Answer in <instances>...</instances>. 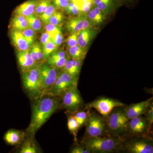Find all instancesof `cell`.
Segmentation results:
<instances>
[{
	"instance_id": "4316f807",
	"label": "cell",
	"mask_w": 153,
	"mask_h": 153,
	"mask_svg": "<svg viewBox=\"0 0 153 153\" xmlns=\"http://www.w3.org/2000/svg\"><path fill=\"white\" fill-rule=\"evenodd\" d=\"M89 113V110L86 111L78 110L70 114H72L75 119L80 128L86 124Z\"/></svg>"
},
{
	"instance_id": "e575fe53",
	"label": "cell",
	"mask_w": 153,
	"mask_h": 153,
	"mask_svg": "<svg viewBox=\"0 0 153 153\" xmlns=\"http://www.w3.org/2000/svg\"><path fill=\"white\" fill-rule=\"evenodd\" d=\"M65 12L67 15H69L70 16H76L81 15L79 9L72 1H70L69 3Z\"/></svg>"
},
{
	"instance_id": "3957f363",
	"label": "cell",
	"mask_w": 153,
	"mask_h": 153,
	"mask_svg": "<svg viewBox=\"0 0 153 153\" xmlns=\"http://www.w3.org/2000/svg\"><path fill=\"white\" fill-rule=\"evenodd\" d=\"M124 141L108 136L83 139L82 144L91 153H107L122 150Z\"/></svg>"
},
{
	"instance_id": "30bf717a",
	"label": "cell",
	"mask_w": 153,
	"mask_h": 153,
	"mask_svg": "<svg viewBox=\"0 0 153 153\" xmlns=\"http://www.w3.org/2000/svg\"><path fill=\"white\" fill-rule=\"evenodd\" d=\"M125 105L123 103L116 100L101 97L88 103L85 105V109L94 108L102 116L105 118L115 108Z\"/></svg>"
},
{
	"instance_id": "7a4b0ae2",
	"label": "cell",
	"mask_w": 153,
	"mask_h": 153,
	"mask_svg": "<svg viewBox=\"0 0 153 153\" xmlns=\"http://www.w3.org/2000/svg\"><path fill=\"white\" fill-rule=\"evenodd\" d=\"M107 136L117 138L124 141L129 137V120L123 106L115 108L105 118Z\"/></svg>"
},
{
	"instance_id": "7bdbcfd3",
	"label": "cell",
	"mask_w": 153,
	"mask_h": 153,
	"mask_svg": "<svg viewBox=\"0 0 153 153\" xmlns=\"http://www.w3.org/2000/svg\"><path fill=\"white\" fill-rule=\"evenodd\" d=\"M50 41V35L47 31H44L42 32V34L40 38L41 44L42 46H44Z\"/></svg>"
},
{
	"instance_id": "9c48e42d",
	"label": "cell",
	"mask_w": 153,
	"mask_h": 153,
	"mask_svg": "<svg viewBox=\"0 0 153 153\" xmlns=\"http://www.w3.org/2000/svg\"><path fill=\"white\" fill-rule=\"evenodd\" d=\"M38 68L43 97L47 95L52 89L60 70L49 66L45 62L39 64Z\"/></svg>"
},
{
	"instance_id": "8d00e7d4",
	"label": "cell",
	"mask_w": 153,
	"mask_h": 153,
	"mask_svg": "<svg viewBox=\"0 0 153 153\" xmlns=\"http://www.w3.org/2000/svg\"><path fill=\"white\" fill-rule=\"evenodd\" d=\"M63 40H64V37L62 32H58V33L50 35V40L53 41L57 47H59L62 44Z\"/></svg>"
},
{
	"instance_id": "2e32d148",
	"label": "cell",
	"mask_w": 153,
	"mask_h": 153,
	"mask_svg": "<svg viewBox=\"0 0 153 153\" xmlns=\"http://www.w3.org/2000/svg\"><path fill=\"white\" fill-rule=\"evenodd\" d=\"M10 36L12 43L16 48L17 51H25L30 49L31 47V46L20 31L11 30Z\"/></svg>"
},
{
	"instance_id": "6da1fadb",
	"label": "cell",
	"mask_w": 153,
	"mask_h": 153,
	"mask_svg": "<svg viewBox=\"0 0 153 153\" xmlns=\"http://www.w3.org/2000/svg\"><path fill=\"white\" fill-rule=\"evenodd\" d=\"M34 100L32 105L31 121L25 132L27 138L32 139L34 138L38 130L59 108L61 98L45 95Z\"/></svg>"
},
{
	"instance_id": "1f68e13d",
	"label": "cell",
	"mask_w": 153,
	"mask_h": 153,
	"mask_svg": "<svg viewBox=\"0 0 153 153\" xmlns=\"http://www.w3.org/2000/svg\"><path fill=\"white\" fill-rule=\"evenodd\" d=\"M64 19L65 17L62 11L56 10L49 18L48 23L60 27L63 25Z\"/></svg>"
},
{
	"instance_id": "d4e9b609",
	"label": "cell",
	"mask_w": 153,
	"mask_h": 153,
	"mask_svg": "<svg viewBox=\"0 0 153 153\" xmlns=\"http://www.w3.org/2000/svg\"><path fill=\"white\" fill-rule=\"evenodd\" d=\"M26 18L27 21L29 28L34 30L36 33H39L42 31L43 28L42 22L35 14Z\"/></svg>"
},
{
	"instance_id": "ba28073f",
	"label": "cell",
	"mask_w": 153,
	"mask_h": 153,
	"mask_svg": "<svg viewBox=\"0 0 153 153\" xmlns=\"http://www.w3.org/2000/svg\"><path fill=\"white\" fill-rule=\"evenodd\" d=\"M78 80V79L67 72L60 70L55 84L47 95L61 98L64 93L70 88L77 86Z\"/></svg>"
},
{
	"instance_id": "b9f144b4",
	"label": "cell",
	"mask_w": 153,
	"mask_h": 153,
	"mask_svg": "<svg viewBox=\"0 0 153 153\" xmlns=\"http://www.w3.org/2000/svg\"><path fill=\"white\" fill-rule=\"evenodd\" d=\"M70 153H91V151L83 145L77 146L72 148Z\"/></svg>"
},
{
	"instance_id": "8992f818",
	"label": "cell",
	"mask_w": 153,
	"mask_h": 153,
	"mask_svg": "<svg viewBox=\"0 0 153 153\" xmlns=\"http://www.w3.org/2000/svg\"><path fill=\"white\" fill-rule=\"evenodd\" d=\"M83 139L92 137L107 136L105 118L96 113H89Z\"/></svg>"
},
{
	"instance_id": "d6986e66",
	"label": "cell",
	"mask_w": 153,
	"mask_h": 153,
	"mask_svg": "<svg viewBox=\"0 0 153 153\" xmlns=\"http://www.w3.org/2000/svg\"><path fill=\"white\" fill-rule=\"evenodd\" d=\"M96 34L95 30L91 27H89L82 30L79 33L77 39V43L79 47L86 49L91 41Z\"/></svg>"
},
{
	"instance_id": "52a82bcc",
	"label": "cell",
	"mask_w": 153,
	"mask_h": 153,
	"mask_svg": "<svg viewBox=\"0 0 153 153\" xmlns=\"http://www.w3.org/2000/svg\"><path fill=\"white\" fill-rule=\"evenodd\" d=\"M83 105L84 102L77 86L70 88L61 97L60 107L66 110L68 114L80 110Z\"/></svg>"
},
{
	"instance_id": "ee69618b",
	"label": "cell",
	"mask_w": 153,
	"mask_h": 153,
	"mask_svg": "<svg viewBox=\"0 0 153 153\" xmlns=\"http://www.w3.org/2000/svg\"><path fill=\"white\" fill-rule=\"evenodd\" d=\"M29 53H30L31 58H32L34 62H36L38 65L41 64L39 62V60H38V55H37V52H36V49L33 44L29 49Z\"/></svg>"
},
{
	"instance_id": "f35d334b",
	"label": "cell",
	"mask_w": 153,
	"mask_h": 153,
	"mask_svg": "<svg viewBox=\"0 0 153 153\" xmlns=\"http://www.w3.org/2000/svg\"><path fill=\"white\" fill-rule=\"evenodd\" d=\"M44 30L49 33L50 35L58 33V32H62L61 28L60 26H56V25L49 23L45 24V26H44Z\"/></svg>"
},
{
	"instance_id": "ac0fdd59",
	"label": "cell",
	"mask_w": 153,
	"mask_h": 153,
	"mask_svg": "<svg viewBox=\"0 0 153 153\" xmlns=\"http://www.w3.org/2000/svg\"><path fill=\"white\" fill-rule=\"evenodd\" d=\"M26 134L24 131L16 129L8 131L4 137V139L7 143L12 146L20 145L24 141Z\"/></svg>"
},
{
	"instance_id": "74e56055",
	"label": "cell",
	"mask_w": 153,
	"mask_h": 153,
	"mask_svg": "<svg viewBox=\"0 0 153 153\" xmlns=\"http://www.w3.org/2000/svg\"><path fill=\"white\" fill-rule=\"evenodd\" d=\"M80 32L71 33V36H69L66 40V44L68 48L78 45L77 39Z\"/></svg>"
},
{
	"instance_id": "f1b7e54d",
	"label": "cell",
	"mask_w": 153,
	"mask_h": 153,
	"mask_svg": "<svg viewBox=\"0 0 153 153\" xmlns=\"http://www.w3.org/2000/svg\"><path fill=\"white\" fill-rule=\"evenodd\" d=\"M93 3L105 14L108 13L113 5L112 0H93Z\"/></svg>"
},
{
	"instance_id": "ffe728a7",
	"label": "cell",
	"mask_w": 153,
	"mask_h": 153,
	"mask_svg": "<svg viewBox=\"0 0 153 153\" xmlns=\"http://www.w3.org/2000/svg\"><path fill=\"white\" fill-rule=\"evenodd\" d=\"M10 27L11 30L20 32L29 28L27 18L24 16L14 15L11 19Z\"/></svg>"
},
{
	"instance_id": "f6af8a7d",
	"label": "cell",
	"mask_w": 153,
	"mask_h": 153,
	"mask_svg": "<svg viewBox=\"0 0 153 153\" xmlns=\"http://www.w3.org/2000/svg\"><path fill=\"white\" fill-rule=\"evenodd\" d=\"M69 1H74V0H69Z\"/></svg>"
},
{
	"instance_id": "603a6c76",
	"label": "cell",
	"mask_w": 153,
	"mask_h": 153,
	"mask_svg": "<svg viewBox=\"0 0 153 153\" xmlns=\"http://www.w3.org/2000/svg\"><path fill=\"white\" fill-rule=\"evenodd\" d=\"M73 2L79 9L81 15H87L94 6L93 0H74Z\"/></svg>"
},
{
	"instance_id": "277c9868",
	"label": "cell",
	"mask_w": 153,
	"mask_h": 153,
	"mask_svg": "<svg viewBox=\"0 0 153 153\" xmlns=\"http://www.w3.org/2000/svg\"><path fill=\"white\" fill-rule=\"evenodd\" d=\"M38 66L22 72L23 87L29 97L34 100L43 97Z\"/></svg>"
},
{
	"instance_id": "f546056e",
	"label": "cell",
	"mask_w": 153,
	"mask_h": 153,
	"mask_svg": "<svg viewBox=\"0 0 153 153\" xmlns=\"http://www.w3.org/2000/svg\"><path fill=\"white\" fill-rule=\"evenodd\" d=\"M52 3V0H38L34 14L36 16L39 17L45 12Z\"/></svg>"
},
{
	"instance_id": "cb8c5ba5",
	"label": "cell",
	"mask_w": 153,
	"mask_h": 153,
	"mask_svg": "<svg viewBox=\"0 0 153 153\" xmlns=\"http://www.w3.org/2000/svg\"><path fill=\"white\" fill-rule=\"evenodd\" d=\"M33 139L27 138L22 144L19 153H37L38 152V148L33 141Z\"/></svg>"
},
{
	"instance_id": "ab89813d",
	"label": "cell",
	"mask_w": 153,
	"mask_h": 153,
	"mask_svg": "<svg viewBox=\"0 0 153 153\" xmlns=\"http://www.w3.org/2000/svg\"><path fill=\"white\" fill-rule=\"evenodd\" d=\"M33 45H34L35 49H36L39 62L40 63H44V54H43V49H42L41 44H38V43H34Z\"/></svg>"
},
{
	"instance_id": "4fadbf2b",
	"label": "cell",
	"mask_w": 153,
	"mask_h": 153,
	"mask_svg": "<svg viewBox=\"0 0 153 153\" xmlns=\"http://www.w3.org/2000/svg\"><path fill=\"white\" fill-rule=\"evenodd\" d=\"M153 102V98L136 103H133L128 106H123L126 115L129 120L134 117L144 115L148 107Z\"/></svg>"
},
{
	"instance_id": "9a60e30c",
	"label": "cell",
	"mask_w": 153,
	"mask_h": 153,
	"mask_svg": "<svg viewBox=\"0 0 153 153\" xmlns=\"http://www.w3.org/2000/svg\"><path fill=\"white\" fill-rule=\"evenodd\" d=\"M17 60L22 72L27 71L38 66V64L33 61L29 53V49L17 52Z\"/></svg>"
},
{
	"instance_id": "e0dca14e",
	"label": "cell",
	"mask_w": 153,
	"mask_h": 153,
	"mask_svg": "<svg viewBox=\"0 0 153 153\" xmlns=\"http://www.w3.org/2000/svg\"><path fill=\"white\" fill-rule=\"evenodd\" d=\"M38 0H28L17 7L14 10V15L27 17L35 13Z\"/></svg>"
},
{
	"instance_id": "44dd1931",
	"label": "cell",
	"mask_w": 153,
	"mask_h": 153,
	"mask_svg": "<svg viewBox=\"0 0 153 153\" xmlns=\"http://www.w3.org/2000/svg\"><path fill=\"white\" fill-rule=\"evenodd\" d=\"M104 15L102 11L94 5L86 16L91 25H100L104 22L105 19Z\"/></svg>"
},
{
	"instance_id": "7402d4cb",
	"label": "cell",
	"mask_w": 153,
	"mask_h": 153,
	"mask_svg": "<svg viewBox=\"0 0 153 153\" xmlns=\"http://www.w3.org/2000/svg\"><path fill=\"white\" fill-rule=\"evenodd\" d=\"M86 53V50L76 45L68 48L67 55L70 59L83 60Z\"/></svg>"
},
{
	"instance_id": "484cf974",
	"label": "cell",
	"mask_w": 153,
	"mask_h": 153,
	"mask_svg": "<svg viewBox=\"0 0 153 153\" xmlns=\"http://www.w3.org/2000/svg\"><path fill=\"white\" fill-rule=\"evenodd\" d=\"M70 114L67 120V126L68 130L73 135L74 141L77 143V135L79 129L78 123L72 114Z\"/></svg>"
},
{
	"instance_id": "8fae6325",
	"label": "cell",
	"mask_w": 153,
	"mask_h": 153,
	"mask_svg": "<svg viewBox=\"0 0 153 153\" xmlns=\"http://www.w3.org/2000/svg\"><path fill=\"white\" fill-rule=\"evenodd\" d=\"M152 126L145 115L129 120V136H150Z\"/></svg>"
},
{
	"instance_id": "83f0119b",
	"label": "cell",
	"mask_w": 153,
	"mask_h": 153,
	"mask_svg": "<svg viewBox=\"0 0 153 153\" xmlns=\"http://www.w3.org/2000/svg\"><path fill=\"white\" fill-rule=\"evenodd\" d=\"M61 70L67 72V73L75 78L78 79L80 70L77 69L76 66L72 63L70 58H68L66 61Z\"/></svg>"
},
{
	"instance_id": "4dcf8cb0",
	"label": "cell",
	"mask_w": 153,
	"mask_h": 153,
	"mask_svg": "<svg viewBox=\"0 0 153 153\" xmlns=\"http://www.w3.org/2000/svg\"><path fill=\"white\" fill-rule=\"evenodd\" d=\"M58 47H57V45L51 40L43 46L42 49H43V54H44V62L50 55L57 51Z\"/></svg>"
},
{
	"instance_id": "5b68a950",
	"label": "cell",
	"mask_w": 153,
	"mask_h": 153,
	"mask_svg": "<svg viewBox=\"0 0 153 153\" xmlns=\"http://www.w3.org/2000/svg\"><path fill=\"white\" fill-rule=\"evenodd\" d=\"M122 150L130 153H153V139L150 136H129L124 141Z\"/></svg>"
},
{
	"instance_id": "d6a6232c",
	"label": "cell",
	"mask_w": 153,
	"mask_h": 153,
	"mask_svg": "<svg viewBox=\"0 0 153 153\" xmlns=\"http://www.w3.org/2000/svg\"><path fill=\"white\" fill-rule=\"evenodd\" d=\"M56 10H57L55 6L53 5V4H51L48 7L45 12L38 18L40 19L41 22H42L44 25H45L48 23L49 18Z\"/></svg>"
},
{
	"instance_id": "5bb4252c",
	"label": "cell",
	"mask_w": 153,
	"mask_h": 153,
	"mask_svg": "<svg viewBox=\"0 0 153 153\" xmlns=\"http://www.w3.org/2000/svg\"><path fill=\"white\" fill-rule=\"evenodd\" d=\"M69 58L64 49L55 51L45 60V63L51 67L61 70Z\"/></svg>"
},
{
	"instance_id": "60d3db41",
	"label": "cell",
	"mask_w": 153,
	"mask_h": 153,
	"mask_svg": "<svg viewBox=\"0 0 153 153\" xmlns=\"http://www.w3.org/2000/svg\"><path fill=\"white\" fill-rule=\"evenodd\" d=\"M147 119L151 125H152L153 123V102L148 107L144 115Z\"/></svg>"
},
{
	"instance_id": "836d02e7",
	"label": "cell",
	"mask_w": 153,
	"mask_h": 153,
	"mask_svg": "<svg viewBox=\"0 0 153 153\" xmlns=\"http://www.w3.org/2000/svg\"><path fill=\"white\" fill-rule=\"evenodd\" d=\"M23 36L25 37L26 41L32 46L34 43L36 38V33L30 28H27L25 30L21 31Z\"/></svg>"
},
{
	"instance_id": "7c38bea8",
	"label": "cell",
	"mask_w": 153,
	"mask_h": 153,
	"mask_svg": "<svg viewBox=\"0 0 153 153\" xmlns=\"http://www.w3.org/2000/svg\"><path fill=\"white\" fill-rule=\"evenodd\" d=\"M65 27L70 33L80 32L86 28L92 27L86 15H80L76 16H70L66 23Z\"/></svg>"
},
{
	"instance_id": "d590c367",
	"label": "cell",
	"mask_w": 153,
	"mask_h": 153,
	"mask_svg": "<svg viewBox=\"0 0 153 153\" xmlns=\"http://www.w3.org/2000/svg\"><path fill=\"white\" fill-rule=\"evenodd\" d=\"M53 5L56 10L65 11L69 4V0H52Z\"/></svg>"
}]
</instances>
